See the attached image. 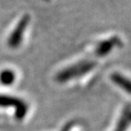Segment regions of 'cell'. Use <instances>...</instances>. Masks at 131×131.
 Wrapping results in <instances>:
<instances>
[{
  "label": "cell",
  "instance_id": "obj_4",
  "mask_svg": "<svg viewBox=\"0 0 131 131\" xmlns=\"http://www.w3.org/2000/svg\"><path fill=\"white\" fill-rule=\"evenodd\" d=\"M120 44H121V41L117 37H114L110 39L102 41V42H100V43L98 44L97 47H96V53L99 57L106 56V54H108L111 51V49L113 47L117 45H120Z\"/></svg>",
  "mask_w": 131,
  "mask_h": 131
},
{
  "label": "cell",
  "instance_id": "obj_7",
  "mask_svg": "<svg viewBox=\"0 0 131 131\" xmlns=\"http://www.w3.org/2000/svg\"><path fill=\"white\" fill-rule=\"evenodd\" d=\"M46 1H48V0H46Z\"/></svg>",
  "mask_w": 131,
  "mask_h": 131
},
{
  "label": "cell",
  "instance_id": "obj_6",
  "mask_svg": "<svg viewBox=\"0 0 131 131\" xmlns=\"http://www.w3.org/2000/svg\"><path fill=\"white\" fill-rule=\"evenodd\" d=\"M112 80L116 83V84L119 85L120 86H122L123 88H125L127 91L131 93V81H129L127 78H124L123 76L119 75V74H114L112 75Z\"/></svg>",
  "mask_w": 131,
  "mask_h": 131
},
{
  "label": "cell",
  "instance_id": "obj_3",
  "mask_svg": "<svg viewBox=\"0 0 131 131\" xmlns=\"http://www.w3.org/2000/svg\"><path fill=\"white\" fill-rule=\"evenodd\" d=\"M0 106H16V116L18 119H22L27 111V106L23 101L15 97L6 96H0Z\"/></svg>",
  "mask_w": 131,
  "mask_h": 131
},
{
  "label": "cell",
  "instance_id": "obj_2",
  "mask_svg": "<svg viewBox=\"0 0 131 131\" xmlns=\"http://www.w3.org/2000/svg\"><path fill=\"white\" fill-rule=\"evenodd\" d=\"M30 22V16L26 14L23 16L16 26L15 29L12 31L7 40V45L10 48H16L21 45L23 40V37L26 32L27 26Z\"/></svg>",
  "mask_w": 131,
  "mask_h": 131
},
{
  "label": "cell",
  "instance_id": "obj_5",
  "mask_svg": "<svg viewBox=\"0 0 131 131\" xmlns=\"http://www.w3.org/2000/svg\"><path fill=\"white\" fill-rule=\"evenodd\" d=\"M16 79V74L11 69H4L0 72V82L4 85H11Z\"/></svg>",
  "mask_w": 131,
  "mask_h": 131
},
{
  "label": "cell",
  "instance_id": "obj_1",
  "mask_svg": "<svg viewBox=\"0 0 131 131\" xmlns=\"http://www.w3.org/2000/svg\"><path fill=\"white\" fill-rule=\"evenodd\" d=\"M95 65L96 63L92 61H81L59 72L57 76V80L59 82L68 81L72 78L82 76L86 72L90 71L95 67Z\"/></svg>",
  "mask_w": 131,
  "mask_h": 131
}]
</instances>
